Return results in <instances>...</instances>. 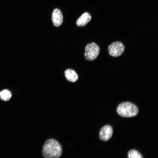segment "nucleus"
<instances>
[{
  "label": "nucleus",
  "mask_w": 158,
  "mask_h": 158,
  "mask_svg": "<svg viewBox=\"0 0 158 158\" xmlns=\"http://www.w3.org/2000/svg\"><path fill=\"white\" fill-rule=\"evenodd\" d=\"M42 152L43 156L45 158H58L62 155V147L56 140L49 139L45 142Z\"/></svg>",
  "instance_id": "nucleus-1"
},
{
  "label": "nucleus",
  "mask_w": 158,
  "mask_h": 158,
  "mask_svg": "<svg viewBox=\"0 0 158 158\" xmlns=\"http://www.w3.org/2000/svg\"><path fill=\"white\" fill-rule=\"evenodd\" d=\"M117 114L124 118L133 117L139 112L138 107L134 104L129 102H123L118 106L116 109Z\"/></svg>",
  "instance_id": "nucleus-2"
},
{
  "label": "nucleus",
  "mask_w": 158,
  "mask_h": 158,
  "mask_svg": "<svg viewBox=\"0 0 158 158\" xmlns=\"http://www.w3.org/2000/svg\"><path fill=\"white\" fill-rule=\"evenodd\" d=\"M100 48L95 42L88 44L85 48L84 55L86 60L92 61L95 60L99 54Z\"/></svg>",
  "instance_id": "nucleus-3"
},
{
  "label": "nucleus",
  "mask_w": 158,
  "mask_h": 158,
  "mask_svg": "<svg viewBox=\"0 0 158 158\" xmlns=\"http://www.w3.org/2000/svg\"><path fill=\"white\" fill-rule=\"evenodd\" d=\"M125 46L121 42H114L109 45L108 47L109 54L113 57H118L121 56L125 50Z\"/></svg>",
  "instance_id": "nucleus-4"
},
{
  "label": "nucleus",
  "mask_w": 158,
  "mask_h": 158,
  "mask_svg": "<svg viewBox=\"0 0 158 158\" xmlns=\"http://www.w3.org/2000/svg\"><path fill=\"white\" fill-rule=\"evenodd\" d=\"M113 133L112 127L110 125H105L100 129L99 132V137L102 141H107L111 138Z\"/></svg>",
  "instance_id": "nucleus-5"
},
{
  "label": "nucleus",
  "mask_w": 158,
  "mask_h": 158,
  "mask_svg": "<svg viewBox=\"0 0 158 158\" xmlns=\"http://www.w3.org/2000/svg\"><path fill=\"white\" fill-rule=\"evenodd\" d=\"M51 20L54 25L55 27H59L62 24L63 22V16L60 9L56 8L53 10Z\"/></svg>",
  "instance_id": "nucleus-6"
},
{
  "label": "nucleus",
  "mask_w": 158,
  "mask_h": 158,
  "mask_svg": "<svg viewBox=\"0 0 158 158\" xmlns=\"http://www.w3.org/2000/svg\"><path fill=\"white\" fill-rule=\"evenodd\" d=\"M92 18L91 15L87 12L83 13L77 20L76 24L78 27H83L87 25Z\"/></svg>",
  "instance_id": "nucleus-7"
},
{
  "label": "nucleus",
  "mask_w": 158,
  "mask_h": 158,
  "mask_svg": "<svg viewBox=\"0 0 158 158\" xmlns=\"http://www.w3.org/2000/svg\"><path fill=\"white\" fill-rule=\"evenodd\" d=\"M64 75L67 80L71 82H75L78 79V76L77 73L71 69L66 70L64 72Z\"/></svg>",
  "instance_id": "nucleus-8"
},
{
  "label": "nucleus",
  "mask_w": 158,
  "mask_h": 158,
  "mask_svg": "<svg viewBox=\"0 0 158 158\" xmlns=\"http://www.w3.org/2000/svg\"><path fill=\"white\" fill-rule=\"evenodd\" d=\"M11 97V92L7 90H3L0 92V98L4 101H8Z\"/></svg>",
  "instance_id": "nucleus-9"
},
{
  "label": "nucleus",
  "mask_w": 158,
  "mask_h": 158,
  "mask_svg": "<svg viewBox=\"0 0 158 158\" xmlns=\"http://www.w3.org/2000/svg\"><path fill=\"white\" fill-rule=\"evenodd\" d=\"M128 158H142L143 157L139 152L134 149L130 150L128 152Z\"/></svg>",
  "instance_id": "nucleus-10"
}]
</instances>
